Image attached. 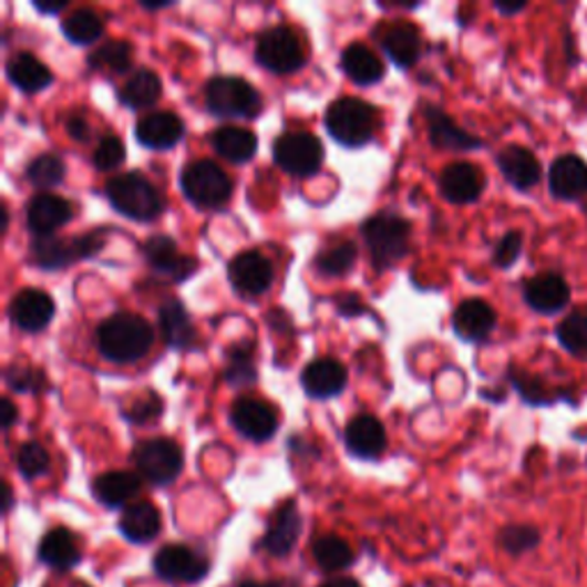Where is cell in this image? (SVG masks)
<instances>
[{
    "instance_id": "cell-1",
    "label": "cell",
    "mask_w": 587,
    "mask_h": 587,
    "mask_svg": "<svg viewBox=\"0 0 587 587\" xmlns=\"http://www.w3.org/2000/svg\"><path fill=\"white\" fill-rule=\"evenodd\" d=\"M154 342L152 326L134 312H117L109 317L100 331H96V344L100 351L113 363H134L150 351Z\"/></svg>"
},
{
    "instance_id": "cell-2",
    "label": "cell",
    "mask_w": 587,
    "mask_h": 587,
    "mask_svg": "<svg viewBox=\"0 0 587 587\" xmlns=\"http://www.w3.org/2000/svg\"><path fill=\"white\" fill-rule=\"evenodd\" d=\"M106 198L122 216L147 223L163 212V200L154 184L141 173H124L106 184Z\"/></svg>"
},
{
    "instance_id": "cell-3",
    "label": "cell",
    "mask_w": 587,
    "mask_h": 587,
    "mask_svg": "<svg viewBox=\"0 0 587 587\" xmlns=\"http://www.w3.org/2000/svg\"><path fill=\"white\" fill-rule=\"evenodd\" d=\"M377 128V113L370 104L344 96L326 111V132L344 147H363L372 141Z\"/></svg>"
},
{
    "instance_id": "cell-4",
    "label": "cell",
    "mask_w": 587,
    "mask_h": 587,
    "mask_svg": "<svg viewBox=\"0 0 587 587\" xmlns=\"http://www.w3.org/2000/svg\"><path fill=\"white\" fill-rule=\"evenodd\" d=\"M179 184L186 200L203 209L223 207L233 195L230 177H227V173L220 166H216L214 161L190 163V166L184 168Z\"/></svg>"
},
{
    "instance_id": "cell-5",
    "label": "cell",
    "mask_w": 587,
    "mask_h": 587,
    "mask_svg": "<svg viewBox=\"0 0 587 587\" xmlns=\"http://www.w3.org/2000/svg\"><path fill=\"white\" fill-rule=\"evenodd\" d=\"M363 239L377 267L395 265L409 250L411 225L395 214H377L363 225Z\"/></svg>"
},
{
    "instance_id": "cell-6",
    "label": "cell",
    "mask_w": 587,
    "mask_h": 587,
    "mask_svg": "<svg viewBox=\"0 0 587 587\" xmlns=\"http://www.w3.org/2000/svg\"><path fill=\"white\" fill-rule=\"evenodd\" d=\"M205 102L220 117H257L262 111V96L244 79L216 76L205 87Z\"/></svg>"
},
{
    "instance_id": "cell-7",
    "label": "cell",
    "mask_w": 587,
    "mask_h": 587,
    "mask_svg": "<svg viewBox=\"0 0 587 587\" xmlns=\"http://www.w3.org/2000/svg\"><path fill=\"white\" fill-rule=\"evenodd\" d=\"M255 58L265 70L280 74V76L294 74L297 70H301V64L306 60L303 44H301L299 35L291 28H285V25L271 28L265 32L262 38H259L257 49H255Z\"/></svg>"
},
{
    "instance_id": "cell-8",
    "label": "cell",
    "mask_w": 587,
    "mask_h": 587,
    "mask_svg": "<svg viewBox=\"0 0 587 587\" xmlns=\"http://www.w3.org/2000/svg\"><path fill=\"white\" fill-rule=\"evenodd\" d=\"M134 460L141 471V477L156 486L173 484L184 468V454L179 445L171 439L143 441L134 452Z\"/></svg>"
},
{
    "instance_id": "cell-9",
    "label": "cell",
    "mask_w": 587,
    "mask_h": 587,
    "mask_svg": "<svg viewBox=\"0 0 587 587\" xmlns=\"http://www.w3.org/2000/svg\"><path fill=\"white\" fill-rule=\"evenodd\" d=\"M104 239L96 235H85L76 239H58V237H40L30 244V253L35 265L42 269H64L81 259H87L102 250Z\"/></svg>"
},
{
    "instance_id": "cell-10",
    "label": "cell",
    "mask_w": 587,
    "mask_h": 587,
    "mask_svg": "<svg viewBox=\"0 0 587 587\" xmlns=\"http://www.w3.org/2000/svg\"><path fill=\"white\" fill-rule=\"evenodd\" d=\"M274 158L285 173L308 177L319 173L323 147L319 138L308 132H287L274 143Z\"/></svg>"
},
{
    "instance_id": "cell-11",
    "label": "cell",
    "mask_w": 587,
    "mask_h": 587,
    "mask_svg": "<svg viewBox=\"0 0 587 587\" xmlns=\"http://www.w3.org/2000/svg\"><path fill=\"white\" fill-rule=\"evenodd\" d=\"M154 571L168 583H200L209 574V560L190 546L168 544L154 556Z\"/></svg>"
},
{
    "instance_id": "cell-12",
    "label": "cell",
    "mask_w": 587,
    "mask_h": 587,
    "mask_svg": "<svg viewBox=\"0 0 587 587\" xmlns=\"http://www.w3.org/2000/svg\"><path fill=\"white\" fill-rule=\"evenodd\" d=\"M227 276H230L235 291L244 294V297H259L274 282V267L262 253L246 250L233 259Z\"/></svg>"
},
{
    "instance_id": "cell-13",
    "label": "cell",
    "mask_w": 587,
    "mask_h": 587,
    "mask_svg": "<svg viewBox=\"0 0 587 587\" xmlns=\"http://www.w3.org/2000/svg\"><path fill=\"white\" fill-rule=\"evenodd\" d=\"M230 420L241 436L255 443H265L278 432L276 411L267 402L255 400V398L237 400L233 406Z\"/></svg>"
},
{
    "instance_id": "cell-14",
    "label": "cell",
    "mask_w": 587,
    "mask_h": 587,
    "mask_svg": "<svg viewBox=\"0 0 587 587\" xmlns=\"http://www.w3.org/2000/svg\"><path fill=\"white\" fill-rule=\"evenodd\" d=\"M301 535V514L297 501H285L271 516L262 546L274 558H287Z\"/></svg>"
},
{
    "instance_id": "cell-15",
    "label": "cell",
    "mask_w": 587,
    "mask_h": 587,
    "mask_svg": "<svg viewBox=\"0 0 587 587\" xmlns=\"http://www.w3.org/2000/svg\"><path fill=\"white\" fill-rule=\"evenodd\" d=\"M548 188L556 200L574 203L587 195V163L576 154H563L550 163Z\"/></svg>"
},
{
    "instance_id": "cell-16",
    "label": "cell",
    "mask_w": 587,
    "mask_h": 587,
    "mask_svg": "<svg viewBox=\"0 0 587 587\" xmlns=\"http://www.w3.org/2000/svg\"><path fill=\"white\" fill-rule=\"evenodd\" d=\"M526 303L539 315H556L569 306L571 289L560 274H537L524 285Z\"/></svg>"
},
{
    "instance_id": "cell-17",
    "label": "cell",
    "mask_w": 587,
    "mask_h": 587,
    "mask_svg": "<svg viewBox=\"0 0 587 587\" xmlns=\"http://www.w3.org/2000/svg\"><path fill=\"white\" fill-rule=\"evenodd\" d=\"M443 198L452 205H471L484 190V173L468 161H456L441 173L439 179Z\"/></svg>"
},
{
    "instance_id": "cell-18",
    "label": "cell",
    "mask_w": 587,
    "mask_h": 587,
    "mask_svg": "<svg viewBox=\"0 0 587 587\" xmlns=\"http://www.w3.org/2000/svg\"><path fill=\"white\" fill-rule=\"evenodd\" d=\"M53 315H55V303L42 289H23L10 303L12 323L28 333L47 329Z\"/></svg>"
},
{
    "instance_id": "cell-19",
    "label": "cell",
    "mask_w": 587,
    "mask_h": 587,
    "mask_svg": "<svg viewBox=\"0 0 587 587\" xmlns=\"http://www.w3.org/2000/svg\"><path fill=\"white\" fill-rule=\"evenodd\" d=\"M498 168L503 177L516 188V190H531L542 179V166L537 156L524 147V145H507L496 156Z\"/></svg>"
},
{
    "instance_id": "cell-20",
    "label": "cell",
    "mask_w": 587,
    "mask_h": 587,
    "mask_svg": "<svg viewBox=\"0 0 587 587\" xmlns=\"http://www.w3.org/2000/svg\"><path fill=\"white\" fill-rule=\"evenodd\" d=\"M303 390L315 400H329L340 395L347 385V370L336 358H317L308 363L301 374Z\"/></svg>"
},
{
    "instance_id": "cell-21",
    "label": "cell",
    "mask_w": 587,
    "mask_h": 587,
    "mask_svg": "<svg viewBox=\"0 0 587 587\" xmlns=\"http://www.w3.org/2000/svg\"><path fill=\"white\" fill-rule=\"evenodd\" d=\"M344 443L347 450L358 456V460H377V456L385 450L388 439H385V430L381 422L370 415H356L347 430H344Z\"/></svg>"
},
{
    "instance_id": "cell-22",
    "label": "cell",
    "mask_w": 587,
    "mask_h": 587,
    "mask_svg": "<svg viewBox=\"0 0 587 587\" xmlns=\"http://www.w3.org/2000/svg\"><path fill=\"white\" fill-rule=\"evenodd\" d=\"M72 214V205L60 195L42 193L28 205V227L38 237H53L58 227L70 223Z\"/></svg>"
},
{
    "instance_id": "cell-23",
    "label": "cell",
    "mask_w": 587,
    "mask_h": 587,
    "mask_svg": "<svg viewBox=\"0 0 587 587\" xmlns=\"http://www.w3.org/2000/svg\"><path fill=\"white\" fill-rule=\"evenodd\" d=\"M452 329L462 340L480 342L496 329V312L486 301L468 299L454 310Z\"/></svg>"
},
{
    "instance_id": "cell-24",
    "label": "cell",
    "mask_w": 587,
    "mask_h": 587,
    "mask_svg": "<svg viewBox=\"0 0 587 587\" xmlns=\"http://www.w3.org/2000/svg\"><path fill=\"white\" fill-rule=\"evenodd\" d=\"M136 138L150 150H171L184 138V124L175 113L168 111L147 113L136 124Z\"/></svg>"
},
{
    "instance_id": "cell-25",
    "label": "cell",
    "mask_w": 587,
    "mask_h": 587,
    "mask_svg": "<svg viewBox=\"0 0 587 587\" xmlns=\"http://www.w3.org/2000/svg\"><path fill=\"white\" fill-rule=\"evenodd\" d=\"M145 259L154 271L168 274L175 280H186L195 269H198V262H195L193 257L179 255L177 244L171 237H163V235L147 239Z\"/></svg>"
},
{
    "instance_id": "cell-26",
    "label": "cell",
    "mask_w": 587,
    "mask_h": 587,
    "mask_svg": "<svg viewBox=\"0 0 587 587\" xmlns=\"http://www.w3.org/2000/svg\"><path fill=\"white\" fill-rule=\"evenodd\" d=\"M381 47L385 55L393 60L400 68H411V64L420 58L422 53V38L415 25L406 21H398L385 25L381 32Z\"/></svg>"
},
{
    "instance_id": "cell-27",
    "label": "cell",
    "mask_w": 587,
    "mask_h": 587,
    "mask_svg": "<svg viewBox=\"0 0 587 587\" xmlns=\"http://www.w3.org/2000/svg\"><path fill=\"white\" fill-rule=\"evenodd\" d=\"M40 560L58 571L74 569L81 563V546L68 528H53L40 542Z\"/></svg>"
},
{
    "instance_id": "cell-28",
    "label": "cell",
    "mask_w": 587,
    "mask_h": 587,
    "mask_svg": "<svg viewBox=\"0 0 587 587\" xmlns=\"http://www.w3.org/2000/svg\"><path fill=\"white\" fill-rule=\"evenodd\" d=\"M8 79L14 87H19L21 92H42L47 90L51 83H53V74L51 70L47 68V64L38 58L32 55L28 51H21V53H14L10 60H8Z\"/></svg>"
},
{
    "instance_id": "cell-29",
    "label": "cell",
    "mask_w": 587,
    "mask_h": 587,
    "mask_svg": "<svg viewBox=\"0 0 587 587\" xmlns=\"http://www.w3.org/2000/svg\"><path fill=\"white\" fill-rule=\"evenodd\" d=\"M141 492V477L128 471L102 473L92 482V494L104 507H122Z\"/></svg>"
},
{
    "instance_id": "cell-30",
    "label": "cell",
    "mask_w": 587,
    "mask_h": 587,
    "mask_svg": "<svg viewBox=\"0 0 587 587\" xmlns=\"http://www.w3.org/2000/svg\"><path fill=\"white\" fill-rule=\"evenodd\" d=\"M161 336L173 349H190L195 344V326L182 301L168 299L158 308Z\"/></svg>"
},
{
    "instance_id": "cell-31",
    "label": "cell",
    "mask_w": 587,
    "mask_h": 587,
    "mask_svg": "<svg viewBox=\"0 0 587 587\" xmlns=\"http://www.w3.org/2000/svg\"><path fill=\"white\" fill-rule=\"evenodd\" d=\"M120 533L132 544L152 542L161 533L158 509L147 501L128 505L120 516Z\"/></svg>"
},
{
    "instance_id": "cell-32",
    "label": "cell",
    "mask_w": 587,
    "mask_h": 587,
    "mask_svg": "<svg viewBox=\"0 0 587 587\" xmlns=\"http://www.w3.org/2000/svg\"><path fill=\"white\" fill-rule=\"evenodd\" d=\"M425 117H428V124H430V136H432V143L441 150H477L482 147V141L471 136L468 132H464V128L456 124L452 117H447L441 109L436 106H425Z\"/></svg>"
},
{
    "instance_id": "cell-33",
    "label": "cell",
    "mask_w": 587,
    "mask_h": 587,
    "mask_svg": "<svg viewBox=\"0 0 587 587\" xmlns=\"http://www.w3.org/2000/svg\"><path fill=\"white\" fill-rule=\"evenodd\" d=\"M342 72L358 85H374L383 79V62L365 44H349L342 51Z\"/></svg>"
},
{
    "instance_id": "cell-34",
    "label": "cell",
    "mask_w": 587,
    "mask_h": 587,
    "mask_svg": "<svg viewBox=\"0 0 587 587\" xmlns=\"http://www.w3.org/2000/svg\"><path fill=\"white\" fill-rule=\"evenodd\" d=\"M212 145L216 154H220L225 161L246 163L257 152V136L250 132V128L220 126L212 136Z\"/></svg>"
},
{
    "instance_id": "cell-35",
    "label": "cell",
    "mask_w": 587,
    "mask_h": 587,
    "mask_svg": "<svg viewBox=\"0 0 587 587\" xmlns=\"http://www.w3.org/2000/svg\"><path fill=\"white\" fill-rule=\"evenodd\" d=\"M158 96H161V79L145 68L136 70L132 76H128V81L120 92L122 104L134 111L154 106L158 102Z\"/></svg>"
},
{
    "instance_id": "cell-36",
    "label": "cell",
    "mask_w": 587,
    "mask_h": 587,
    "mask_svg": "<svg viewBox=\"0 0 587 587\" xmlns=\"http://www.w3.org/2000/svg\"><path fill=\"white\" fill-rule=\"evenodd\" d=\"M62 32L72 44L87 47L104 35V21L94 10L81 8L62 19Z\"/></svg>"
},
{
    "instance_id": "cell-37",
    "label": "cell",
    "mask_w": 587,
    "mask_h": 587,
    "mask_svg": "<svg viewBox=\"0 0 587 587\" xmlns=\"http://www.w3.org/2000/svg\"><path fill=\"white\" fill-rule=\"evenodd\" d=\"M312 556H315V563L323 571H342V569L351 567L353 558H356L351 546L338 535L317 537V542L312 544Z\"/></svg>"
},
{
    "instance_id": "cell-38",
    "label": "cell",
    "mask_w": 587,
    "mask_h": 587,
    "mask_svg": "<svg viewBox=\"0 0 587 587\" xmlns=\"http://www.w3.org/2000/svg\"><path fill=\"white\" fill-rule=\"evenodd\" d=\"M132 53H134V47L128 42L111 40L90 55V68L96 72L126 74L128 70H132Z\"/></svg>"
},
{
    "instance_id": "cell-39",
    "label": "cell",
    "mask_w": 587,
    "mask_h": 587,
    "mask_svg": "<svg viewBox=\"0 0 587 587\" xmlns=\"http://www.w3.org/2000/svg\"><path fill=\"white\" fill-rule=\"evenodd\" d=\"M356 257H358V250L351 241H342L338 246H331L326 248L323 253H319L317 262H315V269L321 274V276H342L347 271L353 269L356 265Z\"/></svg>"
},
{
    "instance_id": "cell-40",
    "label": "cell",
    "mask_w": 587,
    "mask_h": 587,
    "mask_svg": "<svg viewBox=\"0 0 587 587\" xmlns=\"http://www.w3.org/2000/svg\"><path fill=\"white\" fill-rule=\"evenodd\" d=\"M498 542L509 556H524L539 546L542 533L531 524H509L501 531Z\"/></svg>"
},
{
    "instance_id": "cell-41",
    "label": "cell",
    "mask_w": 587,
    "mask_h": 587,
    "mask_svg": "<svg viewBox=\"0 0 587 587\" xmlns=\"http://www.w3.org/2000/svg\"><path fill=\"white\" fill-rule=\"evenodd\" d=\"M558 342L574 356H587V312H571L558 323Z\"/></svg>"
},
{
    "instance_id": "cell-42",
    "label": "cell",
    "mask_w": 587,
    "mask_h": 587,
    "mask_svg": "<svg viewBox=\"0 0 587 587\" xmlns=\"http://www.w3.org/2000/svg\"><path fill=\"white\" fill-rule=\"evenodd\" d=\"M28 182L38 188H53L64 179V163L53 154H42L30 161Z\"/></svg>"
},
{
    "instance_id": "cell-43",
    "label": "cell",
    "mask_w": 587,
    "mask_h": 587,
    "mask_svg": "<svg viewBox=\"0 0 587 587\" xmlns=\"http://www.w3.org/2000/svg\"><path fill=\"white\" fill-rule=\"evenodd\" d=\"M509 379H512L514 388L521 393V398H524L533 406H550L553 402L558 400V395L553 393V390L539 377L512 370L509 372Z\"/></svg>"
},
{
    "instance_id": "cell-44",
    "label": "cell",
    "mask_w": 587,
    "mask_h": 587,
    "mask_svg": "<svg viewBox=\"0 0 587 587\" xmlns=\"http://www.w3.org/2000/svg\"><path fill=\"white\" fill-rule=\"evenodd\" d=\"M49 466H51V456L38 441H28L17 450V468L25 480H35L44 475Z\"/></svg>"
},
{
    "instance_id": "cell-45",
    "label": "cell",
    "mask_w": 587,
    "mask_h": 587,
    "mask_svg": "<svg viewBox=\"0 0 587 587\" xmlns=\"http://www.w3.org/2000/svg\"><path fill=\"white\" fill-rule=\"evenodd\" d=\"M257 372L253 368V349L248 347H235L230 353V363H227L225 379L235 385H248L255 381Z\"/></svg>"
},
{
    "instance_id": "cell-46",
    "label": "cell",
    "mask_w": 587,
    "mask_h": 587,
    "mask_svg": "<svg viewBox=\"0 0 587 587\" xmlns=\"http://www.w3.org/2000/svg\"><path fill=\"white\" fill-rule=\"evenodd\" d=\"M124 145L117 136H106L100 141V145H96L94 154H92V161L96 171H115L117 166H122L124 163Z\"/></svg>"
},
{
    "instance_id": "cell-47",
    "label": "cell",
    "mask_w": 587,
    "mask_h": 587,
    "mask_svg": "<svg viewBox=\"0 0 587 587\" xmlns=\"http://www.w3.org/2000/svg\"><path fill=\"white\" fill-rule=\"evenodd\" d=\"M521 250H524V235L512 230L503 235V239L494 248V265L501 269H509L518 262Z\"/></svg>"
},
{
    "instance_id": "cell-48",
    "label": "cell",
    "mask_w": 587,
    "mask_h": 587,
    "mask_svg": "<svg viewBox=\"0 0 587 587\" xmlns=\"http://www.w3.org/2000/svg\"><path fill=\"white\" fill-rule=\"evenodd\" d=\"M163 413V402L158 400V395L147 393L141 400H136L128 411H124V415L134 422V425H152L154 420H158Z\"/></svg>"
},
{
    "instance_id": "cell-49",
    "label": "cell",
    "mask_w": 587,
    "mask_h": 587,
    "mask_svg": "<svg viewBox=\"0 0 587 587\" xmlns=\"http://www.w3.org/2000/svg\"><path fill=\"white\" fill-rule=\"evenodd\" d=\"M40 377H42L40 372H32L30 368H19V365L10 368L8 374H6L8 383H10L14 390H21V393H28V390H38V388H40V385H38Z\"/></svg>"
},
{
    "instance_id": "cell-50",
    "label": "cell",
    "mask_w": 587,
    "mask_h": 587,
    "mask_svg": "<svg viewBox=\"0 0 587 587\" xmlns=\"http://www.w3.org/2000/svg\"><path fill=\"white\" fill-rule=\"evenodd\" d=\"M68 132H70V136L74 141H85L87 138V122H85V117H81V115L70 117L68 120Z\"/></svg>"
},
{
    "instance_id": "cell-51",
    "label": "cell",
    "mask_w": 587,
    "mask_h": 587,
    "mask_svg": "<svg viewBox=\"0 0 587 587\" xmlns=\"http://www.w3.org/2000/svg\"><path fill=\"white\" fill-rule=\"evenodd\" d=\"M237 587H299L297 580L276 578V580H241Z\"/></svg>"
},
{
    "instance_id": "cell-52",
    "label": "cell",
    "mask_w": 587,
    "mask_h": 587,
    "mask_svg": "<svg viewBox=\"0 0 587 587\" xmlns=\"http://www.w3.org/2000/svg\"><path fill=\"white\" fill-rule=\"evenodd\" d=\"M17 409H14V404L10 402V400H3V413H0V422H3V428L6 430H10L12 425H14V422H17Z\"/></svg>"
},
{
    "instance_id": "cell-53",
    "label": "cell",
    "mask_w": 587,
    "mask_h": 587,
    "mask_svg": "<svg viewBox=\"0 0 587 587\" xmlns=\"http://www.w3.org/2000/svg\"><path fill=\"white\" fill-rule=\"evenodd\" d=\"M319 587H363L356 578L349 576H338V578H329L326 583H321Z\"/></svg>"
},
{
    "instance_id": "cell-54",
    "label": "cell",
    "mask_w": 587,
    "mask_h": 587,
    "mask_svg": "<svg viewBox=\"0 0 587 587\" xmlns=\"http://www.w3.org/2000/svg\"><path fill=\"white\" fill-rule=\"evenodd\" d=\"M494 8H496L501 14H505V17H514V14H518V12H524L528 6H526V3H512V6H509V3H496Z\"/></svg>"
},
{
    "instance_id": "cell-55",
    "label": "cell",
    "mask_w": 587,
    "mask_h": 587,
    "mask_svg": "<svg viewBox=\"0 0 587 587\" xmlns=\"http://www.w3.org/2000/svg\"><path fill=\"white\" fill-rule=\"evenodd\" d=\"M68 8V0L64 3H51V6H44V3H35V10L42 12V14H58L60 10Z\"/></svg>"
},
{
    "instance_id": "cell-56",
    "label": "cell",
    "mask_w": 587,
    "mask_h": 587,
    "mask_svg": "<svg viewBox=\"0 0 587 587\" xmlns=\"http://www.w3.org/2000/svg\"><path fill=\"white\" fill-rule=\"evenodd\" d=\"M12 507V488L6 484V503H3V509L8 512Z\"/></svg>"
},
{
    "instance_id": "cell-57",
    "label": "cell",
    "mask_w": 587,
    "mask_h": 587,
    "mask_svg": "<svg viewBox=\"0 0 587 587\" xmlns=\"http://www.w3.org/2000/svg\"><path fill=\"white\" fill-rule=\"evenodd\" d=\"M171 3H143L145 10H161V8H168Z\"/></svg>"
}]
</instances>
